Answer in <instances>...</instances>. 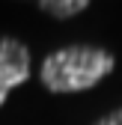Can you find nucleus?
Returning a JSON list of instances; mask_svg holds the SVG:
<instances>
[{
    "instance_id": "4",
    "label": "nucleus",
    "mask_w": 122,
    "mask_h": 125,
    "mask_svg": "<svg viewBox=\"0 0 122 125\" xmlns=\"http://www.w3.org/2000/svg\"><path fill=\"white\" fill-rule=\"evenodd\" d=\"M95 125H122V107H119V110H113V113H107V116H101Z\"/></svg>"
},
{
    "instance_id": "2",
    "label": "nucleus",
    "mask_w": 122,
    "mask_h": 125,
    "mask_svg": "<svg viewBox=\"0 0 122 125\" xmlns=\"http://www.w3.org/2000/svg\"><path fill=\"white\" fill-rule=\"evenodd\" d=\"M30 77V51L27 45L12 39V36H0V107H3L6 95L21 86Z\"/></svg>"
},
{
    "instance_id": "3",
    "label": "nucleus",
    "mask_w": 122,
    "mask_h": 125,
    "mask_svg": "<svg viewBox=\"0 0 122 125\" xmlns=\"http://www.w3.org/2000/svg\"><path fill=\"white\" fill-rule=\"evenodd\" d=\"M39 9L51 12L54 18H71V15H78L86 9V0H66V3H60V0H42Z\"/></svg>"
},
{
    "instance_id": "1",
    "label": "nucleus",
    "mask_w": 122,
    "mask_h": 125,
    "mask_svg": "<svg viewBox=\"0 0 122 125\" xmlns=\"http://www.w3.org/2000/svg\"><path fill=\"white\" fill-rule=\"evenodd\" d=\"M113 66L116 57L110 51L92 48V45H69L54 51L42 62V83L51 92H81L107 77Z\"/></svg>"
}]
</instances>
